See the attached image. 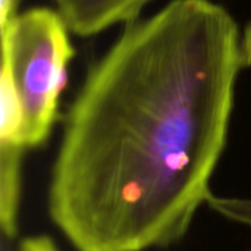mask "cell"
I'll return each mask as SVG.
<instances>
[{"mask_svg": "<svg viewBox=\"0 0 251 251\" xmlns=\"http://www.w3.org/2000/svg\"><path fill=\"white\" fill-rule=\"evenodd\" d=\"M0 146L25 149L24 113L18 91L9 71L1 66L0 72Z\"/></svg>", "mask_w": 251, "mask_h": 251, "instance_id": "cell-5", "label": "cell"}, {"mask_svg": "<svg viewBox=\"0 0 251 251\" xmlns=\"http://www.w3.org/2000/svg\"><path fill=\"white\" fill-rule=\"evenodd\" d=\"M243 37L210 0L126 24L74 99L49 187L78 251H147L188 231L225 150Z\"/></svg>", "mask_w": 251, "mask_h": 251, "instance_id": "cell-1", "label": "cell"}, {"mask_svg": "<svg viewBox=\"0 0 251 251\" xmlns=\"http://www.w3.org/2000/svg\"><path fill=\"white\" fill-rule=\"evenodd\" d=\"M150 0H56L69 29L81 37L96 35L116 24H132Z\"/></svg>", "mask_w": 251, "mask_h": 251, "instance_id": "cell-3", "label": "cell"}, {"mask_svg": "<svg viewBox=\"0 0 251 251\" xmlns=\"http://www.w3.org/2000/svg\"><path fill=\"white\" fill-rule=\"evenodd\" d=\"M241 49H243V62H244V66L251 68V19L250 22H249V25L246 26L244 34H243Z\"/></svg>", "mask_w": 251, "mask_h": 251, "instance_id": "cell-9", "label": "cell"}, {"mask_svg": "<svg viewBox=\"0 0 251 251\" xmlns=\"http://www.w3.org/2000/svg\"><path fill=\"white\" fill-rule=\"evenodd\" d=\"M18 0H0V28L6 26L16 13Z\"/></svg>", "mask_w": 251, "mask_h": 251, "instance_id": "cell-8", "label": "cell"}, {"mask_svg": "<svg viewBox=\"0 0 251 251\" xmlns=\"http://www.w3.org/2000/svg\"><path fill=\"white\" fill-rule=\"evenodd\" d=\"M207 203L222 213L224 216L251 225V200L244 199H224V197H215L210 196Z\"/></svg>", "mask_w": 251, "mask_h": 251, "instance_id": "cell-6", "label": "cell"}, {"mask_svg": "<svg viewBox=\"0 0 251 251\" xmlns=\"http://www.w3.org/2000/svg\"><path fill=\"white\" fill-rule=\"evenodd\" d=\"M25 149L0 146V224L6 237L13 238L18 228L21 171Z\"/></svg>", "mask_w": 251, "mask_h": 251, "instance_id": "cell-4", "label": "cell"}, {"mask_svg": "<svg viewBox=\"0 0 251 251\" xmlns=\"http://www.w3.org/2000/svg\"><path fill=\"white\" fill-rule=\"evenodd\" d=\"M69 26L59 12L32 7L1 28V66L18 91L26 149L41 146L59 115V101L74 57Z\"/></svg>", "mask_w": 251, "mask_h": 251, "instance_id": "cell-2", "label": "cell"}, {"mask_svg": "<svg viewBox=\"0 0 251 251\" xmlns=\"http://www.w3.org/2000/svg\"><path fill=\"white\" fill-rule=\"evenodd\" d=\"M18 251H59L54 243L47 237H31L21 243Z\"/></svg>", "mask_w": 251, "mask_h": 251, "instance_id": "cell-7", "label": "cell"}]
</instances>
